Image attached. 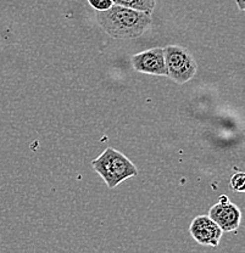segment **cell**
Here are the masks:
<instances>
[{
	"mask_svg": "<svg viewBox=\"0 0 245 253\" xmlns=\"http://www.w3.org/2000/svg\"><path fill=\"white\" fill-rule=\"evenodd\" d=\"M102 30L115 39H134L141 37L151 23V12L138 11L114 4L109 10L97 12Z\"/></svg>",
	"mask_w": 245,
	"mask_h": 253,
	"instance_id": "6da1fadb",
	"label": "cell"
},
{
	"mask_svg": "<svg viewBox=\"0 0 245 253\" xmlns=\"http://www.w3.org/2000/svg\"><path fill=\"white\" fill-rule=\"evenodd\" d=\"M92 166L94 170L104 179L109 189L116 188L123 180L138 174V169L130 158L112 147H107L92 162Z\"/></svg>",
	"mask_w": 245,
	"mask_h": 253,
	"instance_id": "7a4b0ae2",
	"label": "cell"
},
{
	"mask_svg": "<svg viewBox=\"0 0 245 253\" xmlns=\"http://www.w3.org/2000/svg\"><path fill=\"white\" fill-rule=\"evenodd\" d=\"M167 77L175 83L184 84L196 75L197 63L188 49L180 45L163 47Z\"/></svg>",
	"mask_w": 245,
	"mask_h": 253,
	"instance_id": "3957f363",
	"label": "cell"
},
{
	"mask_svg": "<svg viewBox=\"0 0 245 253\" xmlns=\"http://www.w3.org/2000/svg\"><path fill=\"white\" fill-rule=\"evenodd\" d=\"M211 219L217 224L223 233H236L242 221V212L237 205L232 204L226 195H222L216 205L209 211Z\"/></svg>",
	"mask_w": 245,
	"mask_h": 253,
	"instance_id": "277c9868",
	"label": "cell"
},
{
	"mask_svg": "<svg viewBox=\"0 0 245 253\" xmlns=\"http://www.w3.org/2000/svg\"><path fill=\"white\" fill-rule=\"evenodd\" d=\"M131 62L137 72L144 73V75L159 76V77H167L163 47H152L146 51L138 52L132 56Z\"/></svg>",
	"mask_w": 245,
	"mask_h": 253,
	"instance_id": "5b68a950",
	"label": "cell"
},
{
	"mask_svg": "<svg viewBox=\"0 0 245 253\" xmlns=\"http://www.w3.org/2000/svg\"><path fill=\"white\" fill-rule=\"evenodd\" d=\"M191 235L199 245L217 247L223 231L209 215H197L191 224Z\"/></svg>",
	"mask_w": 245,
	"mask_h": 253,
	"instance_id": "8992f818",
	"label": "cell"
},
{
	"mask_svg": "<svg viewBox=\"0 0 245 253\" xmlns=\"http://www.w3.org/2000/svg\"><path fill=\"white\" fill-rule=\"evenodd\" d=\"M112 1L116 5L147 12H152L156 5V0H112Z\"/></svg>",
	"mask_w": 245,
	"mask_h": 253,
	"instance_id": "52a82bcc",
	"label": "cell"
},
{
	"mask_svg": "<svg viewBox=\"0 0 245 253\" xmlns=\"http://www.w3.org/2000/svg\"><path fill=\"white\" fill-rule=\"evenodd\" d=\"M229 185L231 189L236 192H243L245 191V173L243 172H237L231 176L229 180Z\"/></svg>",
	"mask_w": 245,
	"mask_h": 253,
	"instance_id": "ba28073f",
	"label": "cell"
},
{
	"mask_svg": "<svg viewBox=\"0 0 245 253\" xmlns=\"http://www.w3.org/2000/svg\"><path fill=\"white\" fill-rule=\"evenodd\" d=\"M88 2L97 11H105V10H109L114 5L112 0H88Z\"/></svg>",
	"mask_w": 245,
	"mask_h": 253,
	"instance_id": "9c48e42d",
	"label": "cell"
},
{
	"mask_svg": "<svg viewBox=\"0 0 245 253\" xmlns=\"http://www.w3.org/2000/svg\"><path fill=\"white\" fill-rule=\"evenodd\" d=\"M236 2H237V5H238L239 10H241V11H244V10H245V0H236Z\"/></svg>",
	"mask_w": 245,
	"mask_h": 253,
	"instance_id": "30bf717a",
	"label": "cell"
}]
</instances>
